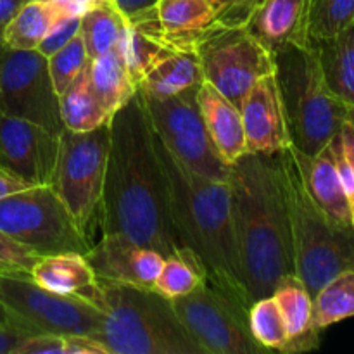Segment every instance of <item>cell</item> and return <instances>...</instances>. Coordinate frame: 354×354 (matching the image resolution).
<instances>
[{
  "label": "cell",
  "mask_w": 354,
  "mask_h": 354,
  "mask_svg": "<svg viewBox=\"0 0 354 354\" xmlns=\"http://www.w3.org/2000/svg\"><path fill=\"white\" fill-rule=\"evenodd\" d=\"M102 234H120L162 256L180 249L151 121L135 93L109 121Z\"/></svg>",
  "instance_id": "1"
},
{
  "label": "cell",
  "mask_w": 354,
  "mask_h": 354,
  "mask_svg": "<svg viewBox=\"0 0 354 354\" xmlns=\"http://www.w3.org/2000/svg\"><path fill=\"white\" fill-rule=\"evenodd\" d=\"M232 220L251 304L294 273L292 235L275 156H242L228 173Z\"/></svg>",
  "instance_id": "2"
},
{
  "label": "cell",
  "mask_w": 354,
  "mask_h": 354,
  "mask_svg": "<svg viewBox=\"0 0 354 354\" xmlns=\"http://www.w3.org/2000/svg\"><path fill=\"white\" fill-rule=\"evenodd\" d=\"M154 142L166 176L169 214L180 248L190 249L199 258L207 283L249 310L251 301L235 244L228 182L207 178L183 166L156 133Z\"/></svg>",
  "instance_id": "3"
},
{
  "label": "cell",
  "mask_w": 354,
  "mask_h": 354,
  "mask_svg": "<svg viewBox=\"0 0 354 354\" xmlns=\"http://www.w3.org/2000/svg\"><path fill=\"white\" fill-rule=\"evenodd\" d=\"M292 235L294 273L311 297L346 270H354V227L334 223L304 189L292 144L275 154Z\"/></svg>",
  "instance_id": "4"
},
{
  "label": "cell",
  "mask_w": 354,
  "mask_h": 354,
  "mask_svg": "<svg viewBox=\"0 0 354 354\" xmlns=\"http://www.w3.org/2000/svg\"><path fill=\"white\" fill-rule=\"evenodd\" d=\"M99 282L104 294L100 342L109 354H204L171 299L154 289Z\"/></svg>",
  "instance_id": "5"
},
{
  "label": "cell",
  "mask_w": 354,
  "mask_h": 354,
  "mask_svg": "<svg viewBox=\"0 0 354 354\" xmlns=\"http://www.w3.org/2000/svg\"><path fill=\"white\" fill-rule=\"evenodd\" d=\"M273 61L290 144L303 154H318L341 131L348 107L327 88L313 44L287 45Z\"/></svg>",
  "instance_id": "6"
},
{
  "label": "cell",
  "mask_w": 354,
  "mask_h": 354,
  "mask_svg": "<svg viewBox=\"0 0 354 354\" xmlns=\"http://www.w3.org/2000/svg\"><path fill=\"white\" fill-rule=\"evenodd\" d=\"M109 123L92 131L62 130L50 187L88 239L102 228V194L109 154Z\"/></svg>",
  "instance_id": "7"
},
{
  "label": "cell",
  "mask_w": 354,
  "mask_h": 354,
  "mask_svg": "<svg viewBox=\"0 0 354 354\" xmlns=\"http://www.w3.org/2000/svg\"><path fill=\"white\" fill-rule=\"evenodd\" d=\"M0 232L38 256L90 251V242L50 185L0 199Z\"/></svg>",
  "instance_id": "8"
},
{
  "label": "cell",
  "mask_w": 354,
  "mask_h": 354,
  "mask_svg": "<svg viewBox=\"0 0 354 354\" xmlns=\"http://www.w3.org/2000/svg\"><path fill=\"white\" fill-rule=\"evenodd\" d=\"M0 304L30 334L88 335L100 341L102 311L76 297L50 292L31 279L0 275Z\"/></svg>",
  "instance_id": "9"
},
{
  "label": "cell",
  "mask_w": 354,
  "mask_h": 354,
  "mask_svg": "<svg viewBox=\"0 0 354 354\" xmlns=\"http://www.w3.org/2000/svg\"><path fill=\"white\" fill-rule=\"evenodd\" d=\"M204 82L241 106L256 80L275 71L273 54L245 26L214 23L196 44Z\"/></svg>",
  "instance_id": "10"
},
{
  "label": "cell",
  "mask_w": 354,
  "mask_h": 354,
  "mask_svg": "<svg viewBox=\"0 0 354 354\" xmlns=\"http://www.w3.org/2000/svg\"><path fill=\"white\" fill-rule=\"evenodd\" d=\"M199 88H190L178 95H142L151 127L166 149L192 171L213 180L227 182L230 168L214 151L197 104Z\"/></svg>",
  "instance_id": "11"
},
{
  "label": "cell",
  "mask_w": 354,
  "mask_h": 354,
  "mask_svg": "<svg viewBox=\"0 0 354 354\" xmlns=\"http://www.w3.org/2000/svg\"><path fill=\"white\" fill-rule=\"evenodd\" d=\"M171 303L185 330L204 354L265 351L249 330V310L211 283H201L192 292L171 299Z\"/></svg>",
  "instance_id": "12"
},
{
  "label": "cell",
  "mask_w": 354,
  "mask_h": 354,
  "mask_svg": "<svg viewBox=\"0 0 354 354\" xmlns=\"http://www.w3.org/2000/svg\"><path fill=\"white\" fill-rule=\"evenodd\" d=\"M0 92L3 113L31 121L52 135L64 130L48 61L38 50H16L0 44Z\"/></svg>",
  "instance_id": "13"
},
{
  "label": "cell",
  "mask_w": 354,
  "mask_h": 354,
  "mask_svg": "<svg viewBox=\"0 0 354 354\" xmlns=\"http://www.w3.org/2000/svg\"><path fill=\"white\" fill-rule=\"evenodd\" d=\"M59 135L0 111V168L31 185H50Z\"/></svg>",
  "instance_id": "14"
},
{
  "label": "cell",
  "mask_w": 354,
  "mask_h": 354,
  "mask_svg": "<svg viewBox=\"0 0 354 354\" xmlns=\"http://www.w3.org/2000/svg\"><path fill=\"white\" fill-rule=\"evenodd\" d=\"M104 282L152 289L158 279L165 256L156 249L145 248L120 234H102L85 254Z\"/></svg>",
  "instance_id": "15"
},
{
  "label": "cell",
  "mask_w": 354,
  "mask_h": 354,
  "mask_svg": "<svg viewBox=\"0 0 354 354\" xmlns=\"http://www.w3.org/2000/svg\"><path fill=\"white\" fill-rule=\"evenodd\" d=\"M248 152L275 156L290 145L275 71L256 80L239 106Z\"/></svg>",
  "instance_id": "16"
},
{
  "label": "cell",
  "mask_w": 354,
  "mask_h": 354,
  "mask_svg": "<svg viewBox=\"0 0 354 354\" xmlns=\"http://www.w3.org/2000/svg\"><path fill=\"white\" fill-rule=\"evenodd\" d=\"M31 280L50 292L82 299L104 310V294L99 279L80 252L40 256L31 270Z\"/></svg>",
  "instance_id": "17"
},
{
  "label": "cell",
  "mask_w": 354,
  "mask_h": 354,
  "mask_svg": "<svg viewBox=\"0 0 354 354\" xmlns=\"http://www.w3.org/2000/svg\"><path fill=\"white\" fill-rule=\"evenodd\" d=\"M294 149V158L299 166L304 189L310 194L318 207L330 218L334 223L342 227H353L351 206L342 187L330 142L318 154L308 156Z\"/></svg>",
  "instance_id": "18"
},
{
  "label": "cell",
  "mask_w": 354,
  "mask_h": 354,
  "mask_svg": "<svg viewBox=\"0 0 354 354\" xmlns=\"http://www.w3.org/2000/svg\"><path fill=\"white\" fill-rule=\"evenodd\" d=\"M201 118L207 137L221 161L230 168L244 154H248L245 131L239 107L228 100L211 83L203 82L197 92Z\"/></svg>",
  "instance_id": "19"
},
{
  "label": "cell",
  "mask_w": 354,
  "mask_h": 354,
  "mask_svg": "<svg viewBox=\"0 0 354 354\" xmlns=\"http://www.w3.org/2000/svg\"><path fill=\"white\" fill-rule=\"evenodd\" d=\"M306 6L308 0H263L245 28L272 54L287 45H308Z\"/></svg>",
  "instance_id": "20"
},
{
  "label": "cell",
  "mask_w": 354,
  "mask_h": 354,
  "mask_svg": "<svg viewBox=\"0 0 354 354\" xmlns=\"http://www.w3.org/2000/svg\"><path fill=\"white\" fill-rule=\"evenodd\" d=\"M283 324H286L289 342L283 353H303L318 348V335L313 324V297L296 273L280 279L273 290Z\"/></svg>",
  "instance_id": "21"
},
{
  "label": "cell",
  "mask_w": 354,
  "mask_h": 354,
  "mask_svg": "<svg viewBox=\"0 0 354 354\" xmlns=\"http://www.w3.org/2000/svg\"><path fill=\"white\" fill-rule=\"evenodd\" d=\"M203 82V68L196 48H178L149 69L137 90L142 95L165 99L185 90L199 88Z\"/></svg>",
  "instance_id": "22"
},
{
  "label": "cell",
  "mask_w": 354,
  "mask_h": 354,
  "mask_svg": "<svg viewBox=\"0 0 354 354\" xmlns=\"http://www.w3.org/2000/svg\"><path fill=\"white\" fill-rule=\"evenodd\" d=\"M156 14L168 40L183 48H196L218 16L209 0H159Z\"/></svg>",
  "instance_id": "23"
},
{
  "label": "cell",
  "mask_w": 354,
  "mask_h": 354,
  "mask_svg": "<svg viewBox=\"0 0 354 354\" xmlns=\"http://www.w3.org/2000/svg\"><path fill=\"white\" fill-rule=\"evenodd\" d=\"M313 45L327 88L339 102L354 109V24Z\"/></svg>",
  "instance_id": "24"
},
{
  "label": "cell",
  "mask_w": 354,
  "mask_h": 354,
  "mask_svg": "<svg viewBox=\"0 0 354 354\" xmlns=\"http://www.w3.org/2000/svg\"><path fill=\"white\" fill-rule=\"evenodd\" d=\"M59 111L66 130L78 131V133L92 131L111 121L113 114L102 106L90 83L88 64L59 95Z\"/></svg>",
  "instance_id": "25"
},
{
  "label": "cell",
  "mask_w": 354,
  "mask_h": 354,
  "mask_svg": "<svg viewBox=\"0 0 354 354\" xmlns=\"http://www.w3.org/2000/svg\"><path fill=\"white\" fill-rule=\"evenodd\" d=\"M88 75L97 97L111 114L121 109L137 93V86L118 45L106 54L90 59Z\"/></svg>",
  "instance_id": "26"
},
{
  "label": "cell",
  "mask_w": 354,
  "mask_h": 354,
  "mask_svg": "<svg viewBox=\"0 0 354 354\" xmlns=\"http://www.w3.org/2000/svg\"><path fill=\"white\" fill-rule=\"evenodd\" d=\"M69 10L45 0H26L3 31L2 44L16 50H37L52 24ZM76 16V14H75Z\"/></svg>",
  "instance_id": "27"
},
{
  "label": "cell",
  "mask_w": 354,
  "mask_h": 354,
  "mask_svg": "<svg viewBox=\"0 0 354 354\" xmlns=\"http://www.w3.org/2000/svg\"><path fill=\"white\" fill-rule=\"evenodd\" d=\"M206 282V270L190 249L180 248L171 256H166L152 289L166 299H176L192 292Z\"/></svg>",
  "instance_id": "28"
},
{
  "label": "cell",
  "mask_w": 354,
  "mask_h": 354,
  "mask_svg": "<svg viewBox=\"0 0 354 354\" xmlns=\"http://www.w3.org/2000/svg\"><path fill=\"white\" fill-rule=\"evenodd\" d=\"M127 17L114 7V3H104L85 10L82 14L80 35L85 41L88 57L93 59L116 47L127 30Z\"/></svg>",
  "instance_id": "29"
},
{
  "label": "cell",
  "mask_w": 354,
  "mask_h": 354,
  "mask_svg": "<svg viewBox=\"0 0 354 354\" xmlns=\"http://www.w3.org/2000/svg\"><path fill=\"white\" fill-rule=\"evenodd\" d=\"M354 317V270L328 280L313 297V324L317 330Z\"/></svg>",
  "instance_id": "30"
},
{
  "label": "cell",
  "mask_w": 354,
  "mask_h": 354,
  "mask_svg": "<svg viewBox=\"0 0 354 354\" xmlns=\"http://www.w3.org/2000/svg\"><path fill=\"white\" fill-rule=\"evenodd\" d=\"M354 24V0H308L306 35L310 44L335 37Z\"/></svg>",
  "instance_id": "31"
},
{
  "label": "cell",
  "mask_w": 354,
  "mask_h": 354,
  "mask_svg": "<svg viewBox=\"0 0 354 354\" xmlns=\"http://www.w3.org/2000/svg\"><path fill=\"white\" fill-rule=\"evenodd\" d=\"M248 322L252 337L265 351H268V349L282 353L286 351L289 335H287L282 313H280L273 296H266L254 301L249 306Z\"/></svg>",
  "instance_id": "32"
},
{
  "label": "cell",
  "mask_w": 354,
  "mask_h": 354,
  "mask_svg": "<svg viewBox=\"0 0 354 354\" xmlns=\"http://www.w3.org/2000/svg\"><path fill=\"white\" fill-rule=\"evenodd\" d=\"M47 61L54 88L61 95L75 82L76 76L86 68L90 61L82 35L78 33L76 37H73L64 47H61L54 54L48 55Z\"/></svg>",
  "instance_id": "33"
},
{
  "label": "cell",
  "mask_w": 354,
  "mask_h": 354,
  "mask_svg": "<svg viewBox=\"0 0 354 354\" xmlns=\"http://www.w3.org/2000/svg\"><path fill=\"white\" fill-rule=\"evenodd\" d=\"M40 258L19 242L0 232V275L31 279V270Z\"/></svg>",
  "instance_id": "34"
},
{
  "label": "cell",
  "mask_w": 354,
  "mask_h": 354,
  "mask_svg": "<svg viewBox=\"0 0 354 354\" xmlns=\"http://www.w3.org/2000/svg\"><path fill=\"white\" fill-rule=\"evenodd\" d=\"M80 26H82V16H75V14H69V16H62L55 21L50 26V30L47 31V35L44 37V40L40 41L37 50L40 54H44L45 57L54 54L55 50H59L61 47H64L73 37L80 33Z\"/></svg>",
  "instance_id": "35"
},
{
  "label": "cell",
  "mask_w": 354,
  "mask_h": 354,
  "mask_svg": "<svg viewBox=\"0 0 354 354\" xmlns=\"http://www.w3.org/2000/svg\"><path fill=\"white\" fill-rule=\"evenodd\" d=\"M263 0H234L221 12H218L216 23L223 26H245L249 16Z\"/></svg>",
  "instance_id": "36"
},
{
  "label": "cell",
  "mask_w": 354,
  "mask_h": 354,
  "mask_svg": "<svg viewBox=\"0 0 354 354\" xmlns=\"http://www.w3.org/2000/svg\"><path fill=\"white\" fill-rule=\"evenodd\" d=\"M26 335H30V332L21 330L16 327H6V325H0V354H14L16 348L19 346V342L23 341Z\"/></svg>",
  "instance_id": "37"
},
{
  "label": "cell",
  "mask_w": 354,
  "mask_h": 354,
  "mask_svg": "<svg viewBox=\"0 0 354 354\" xmlns=\"http://www.w3.org/2000/svg\"><path fill=\"white\" fill-rule=\"evenodd\" d=\"M159 0H113L114 7L123 14L124 17H133L142 12L154 9Z\"/></svg>",
  "instance_id": "38"
},
{
  "label": "cell",
  "mask_w": 354,
  "mask_h": 354,
  "mask_svg": "<svg viewBox=\"0 0 354 354\" xmlns=\"http://www.w3.org/2000/svg\"><path fill=\"white\" fill-rule=\"evenodd\" d=\"M28 187H31V183H28L26 180L19 178V176L0 168V199L14 192H19L23 189H28Z\"/></svg>",
  "instance_id": "39"
},
{
  "label": "cell",
  "mask_w": 354,
  "mask_h": 354,
  "mask_svg": "<svg viewBox=\"0 0 354 354\" xmlns=\"http://www.w3.org/2000/svg\"><path fill=\"white\" fill-rule=\"evenodd\" d=\"M24 2L26 0H0V44L3 40V31H6L7 24Z\"/></svg>",
  "instance_id": "40"
},
{
  "label": "cell",
  "mask_w": 354,
  "mask_h": 354,
  "mask_svg": "<svg viewBox=\"0 0 354 354\" xmlns=\"http://www.w3.org/2000/svg\"><path fill=\"white\" fill-rule=\"evenodd\" d=\"M75 2L78 3V6L83 9V12H85V10L92 9V7L104 6V3H113V0H75Z\"/></svg>",
  "instance_id": "41"
},
{
  "label": "cell",
  "mask_w": 354,
  "mask_h": 354,
  "mask_svg": "<svg viewBox=\"0 0 354 354\" xmlns=\"http://www.w3.org/2000/svg\"><path fill=\"white\" fill-rule=\"evenodd\" d=\"M0 325H6V327H16V328H19V327H17L16 322H14V318L10 317L9 311H7L6 308L2 306V304H0Z\"/></svg>",
  "instance_id": "42"
},
{
  "label": "cell",
  "mask_w": 354,
  "mask_h": 354,
  "mask_svg": "<svg viewBox=\"0 0 354 354\" xmlns=\"http://www.w3.org/2000/svg\"><path fill=\"white\" fill-rule=\"evenodd\" d=\"M209 2L214 6V9H216V12H221V10H223L225 7L228 6V3L234 2V0H209Z\"/></svg>",
  "instance_id": "43"
},
{
  "label": "cell",
  "mask_w": 354,
  "mask_h": 354,
  "mask_svg": "<svg viewBox=\"0 0 354 354\" xmlns=\"http://www.w3.org/2000/svg\"><path fill=\"white\" fill-rule=\"evenodd\" d=\"M346 120H348L354 127V109H348V116H346Z\"/></svg>",
  "instance_id": "44"
},
{
  "label": "cell",
  "mask_w": 354,
  "mask_h": 354,
  "mask_svg": "<svg viewBox=\"0 0 354 354\" xmlns=\"http://www.w3.org/2000/svg\"><path fill=\"white\" fill-rule=\"evenodd\" d=\"M0 111H2V92H0Z\"/></svg>",
  "instance_id": "45"
}]
</instances>
